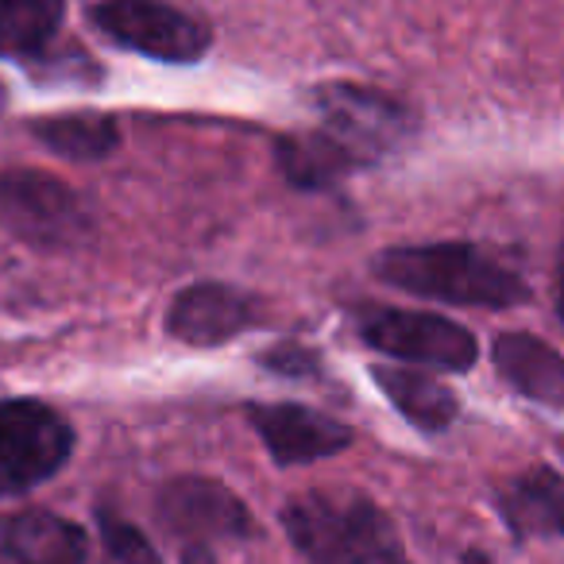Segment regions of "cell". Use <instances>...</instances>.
I'll list each match as a JSON object with an SVG mask.
<instances>
[{
  "label": "cell",
  "instance_id": "obj_14",
  "mask_svg": "<svg viewBox=\"0 0 564 564\" xmlns=\"http://www.w3.org/2000/svg\"><path fill=\"white\" fill-rule=\"evenodd\" d=\"M499 514L514 538H564V476L530 468L499 495Z\"/></svg>",
  "mask_w": 564,
  "mask_h": 564
},
{
  "label": "cell",
  "instance_id": "obj_20",
  "mask_svg": "<svg viewBox=\"0 0 564 564\" xmlns=\"http://www.w3.org/2000/svg\"><path fill=\"white\" fill-rule=\"evenodd\" d=\"M186 564H213L209 545H189L186 549Z\"/></svg>",
  "mask_w": 564,
  "mask_h": 564
},
{
  "label": "cell",
  "instance_id": "obj_19",
  "mask_svg": "<svg viewBox=\"0 0 564 564\" xmlns=\"http://www.w3.org/2000/svg\"><path fill=\"white\" fill-rule=\"evenodd\" d=\"M259 364L282 379H310V376L322 371V360H317L314 352H306L302 345H279L274 352L259 356Z\"/></svg>",
  "mask_w": 564,
  "mask_h": 564
},
{
  "label": "cell",
  "instance_id": "obj_1",
  "mask_svg": "<svg viewBox=\"0 0 564 564\" xmlns=\"http://www.w3.org/2000/svg\"><path fill=\"white\" fill-rule=\"evenodd\" d=\"M376 279L394 291L417 299L445 302V306L510 310L530 299L522 274L491 259L476 243H414V248H387L371 263Z\"/></svg>",
  "mask_w": 564,
  "mask_h": 564
},
{
  "label": "cell",
  "instance_id": "obj_13",
  "mask_svg": "<svg viewBox=\"0 0 564 564\" xmlns=\"http://www.w3.org/2000/svg\"><path fill=\"white\" fill-rule=\"evenodd\" d=\"M274 159H279L282 178L299 189H333V186H340L348 174L368 166L348 143H340L329 128H310V132L282 135V140L274 143Z\"/></svg>",
  "mask_w": 564,
  "mask_h": 564
},
{
  "label": "cell",
  "instance_id": "obj_15",
  "mask_svg": "<svg viewBox=\"0 0 564 564\" xmlns=\"http://www.w3.org/2000/svg\"><path fill=\"white\" fill-rule=\"evenodd\" d=\"M371 379H376L379 391L394 402V410H399L414 430L430 433V437L433 433H445L448 425L456 422V414H460V399H456L441 379L425 376V371L379 364V368H371Z\"/></svg>",
  "mask_w": 564,
  "mask_h": 564
},
{
  "label": "cell",
  "instance_id": "obj_21",
  "mask_svg": "<svg viewBox=\"0 0 564 564\" xmlns=\"http://www.w3.org/2000/svg\"><path fill=\"white\" fill-rule=\"evenodd\" d=\"M556 302H561V317H564V248H561V267H556Z\"/></svg>",
  "mask_w": 564,
  "mask_h": 564
},
{
  "label": "cell",
  "instance_id": "obj_3",
  "mask_svg": "<svg viewBox=\"0 0 564 564\" xmlns=\"http://www.w3.org/2000/svg\"><path fill=\"white\" fill-rule=\"evenodd\" d=\"M0 228L32 248H78L94 220L63 178L47 171H0Z\"/></svg>",
  "mask_w": 564,
  "mask_h": 564
},
{
  "label": "cell",
  "instance_id": "obj_22",
  "mask_svg": "<svg viewBox=\"0 0 564 564\" xmlns=\"http://www.w3.org/2000/svg\"><path fill=\"white\" fill-rule=\"evenodd\" d=\"M460 564H491V561H487V553H476V549H471V553H464Z\"/></svg>",
  "mask_w": 564,
  "mask_h": 564
},
{
  "label": "cell",
  "instance_id": "obj_16",
  "mask_svg": "<svg viewBox=\"0 0 564 564\" xmlns=\"http://www.w3.org/2000/svg\"><path fill=\"white\" fill-rule=\"evenodd\" d=\"M32 135L47 151L74 163H97L120 148V128L109 112H58L32 124Z\"/></svg>",
  "mask_w": 564,
  "mask_h": 564
},
{
  "label": "cell",
  "instance_id": "obj_8",
  "mask_svg": "<svg viewBox=\"0 0 564 564\" xmlns=\"http://www.w3.org/2000/svg\"><path fill=\"white\" fill-rule=\"evenodd\" d=\"M243 414L267 445L271 460L282 464V468L329 460L356 441V433L345 422L322 414V410L302 406V402H248Z\"/></svg>",
  "mask_w": 564,
  "mask_h": 564
},
{
  "label": "cell",
  "instance_id": "obj_9",
  "mask_svg": "<svg viewBox=\"0 0 564 564\" xmlns=\"http://www.w3.org/2000/svg\"><path fill=\"white\" fill-rule=\"evenodd\" d=\"M256 325H263L259 302L228 282H194L166 310V333L194 348H217Z\"/></svg>",
  "mask_w": 564,
  "mask_h": 564
},
{
  "label": "cell",
  "instance_id": "obj_10",
  "mask_svg": "<svg viewBox=\"0 0 564 564\" xmlns=\"http://www.w3.org/2000/svg\"><path fill=\"white\" fill-rule=\"evenodd\" d=\"M159 514L174 533L197 541V545H209L213 538H251L256 533L248 507L225 484L205 476H182L166 484Z\"/></svg>",
  "mask_w": 564,
  "mask_h": 564
},
{
  "label": "cell",
  "instance_id": "obj_4",
  "mask_svg": "<svg viewBox=\"0 0 564 564\" xmlns=\"http://www.w3.org/2000/svg\"><path fill=\"white\" fill-rule=\"evenodd\" d=\"M352 325L368 348L406 360L414 368H437L453 371V376L476 368V337L441 314H410V310L364 302L352 310Z\"/></svg>",
  "mask_w": 564,
  "mask_h": 564
},
{
  "label": "cell",
  "instance_id": "obj_12",
  "mask_svg": "<svg viewBox=\"0 0 564 564\" xmlns=\"http://www.w3.org/2000/svg\"><path fill=\"white\" fill-rule=\"evenodd\" d=\"M499 376L522 399L549 410H564V356L533 333H502L491 348Z\"/></svg>",
  "mask_w": 564,
  "mask_h": 564
},
{
  "label": "cell",
  "instance_id": "obj_17",
  "mask_svg": "<svg viewBox=\"0 0 564 564\" xmlns=\"http://www.w3.org/2000/svg\"><path fill=\"white\" fill-rule=\"evenodd\" d=\"M63 0H0V58L40 63L63 28Z\"/></svg>",
  "mask_w": 564,
  "mask_h": 564
},
{
  "label": "cell",
  "instance_id": "obj_18",
  "mask_svg": "<svg viewBox=\"0 0 564 564\" xmlns=\"http://www.w3.org/2000/svg\"><path fill=\"white\" fill-rule=\"evenodd\" d=\"M97 533H101L105 564H163L143 530H135L112 510H97Z\"/></svg>",
  "mask_w": 564,
  "mask_h": 564
},
{
  "label": "cell",
  "instance_id": "obj_2",
  "mask_svg": "<svg viewBox=\"0 0 564 564\" xmlns=\"http://www.w3.org/2000/svg\"><path fill=\"white\" fill-rule=\"evenodd\" d=\"M282 525L310 564L402 561L391 518L360 491H306L282 507Z\"/></svg>",
  "mask_w": 564,
  "mask_h": 564
},
{
  "label": "cell",
  "instance_id": "obj_6",
  "mask_svg": "<svg viewBox=\"0 0 564 564\" xmlns=\"http://www.w3.org/2000/svg\"><path fill=\"white\" fill-rule=\"evenodd\" d=\"M101 35L124 51L171 66H189L209 55V28L166 0H101L89 12Z\"/></svg>",
  "mask_w": 564,
  "mask_h": 564
},
{
  "label": "cell",
  "instance_id": "obj_23",
  "mask_svg": "<svg viewBox=\"0 0 564 564\" xmlns=\"http://www.w3.org/2000/svg\"><path fill=\"white\" fill-rule=\"evenodd\" d=\"M4 105H9V89H4V82H0V112H4Z\"/></svg>",
  "mask_w": 564,
  "mask_h": 564
},
{
  "label": "cell",
  "instance_id": "obj_24",
  "mask_svg": "<svg viewBox=\"0 0 564 564\" xmlns=\"http://www.w3.org/2000/svg\"><path fill=\"white\" fill-rule=\"evenodd\" d=\"M394 564H406V561H394Z\"/></svg>",
  "mask_w": 564,
  "mask_h": 564
},
{
  "label": "cell",
  "instance_id": "obj_5",
  "mask_svg": "<svg viewBox=\"0 0 564 564\" xmlns=\"http://www.w3.org/2000/svg\"><path fill=\"white\" fill-rule=\"evenodd\" d=\"M74 453V430L40 399L0 402V499L24 495L63 471Z\"/></svg>",
  "mask_w": 564,
  "mask_h": 564
},
{
  "label": "cell",
  "instance_id": "obj_11",
  "mask_svg": "<svg viewBox=\"0 0 564 564\" xmlns=\"http://www.w3.org/2000/svg\"><path fill=\"white\" fill-rule=\"evenodd\" d=\"M0 564H89L86 530L55 510H17L0 522Z\"/></svg>",
  "mask_w": 564,
  "mask_h": 564
},
{
  "label": "cell",
  "instance_id": "obj_7",
  "mask_svg": "<svg viewBox=\"0 0 564 564\" xmlns=\"http://www.w3.org/2000/svg\"><path fill=\"white\" fill-rule=\"evenodd\" d=\"M314 105L322 112V128H329L340 143H348L368 166L414 135V112L379 89L352 86V82H325L314 89Z\"/></svg>",
  "mask_w": 564,
  "mask_h": 564
}]
</instances>
